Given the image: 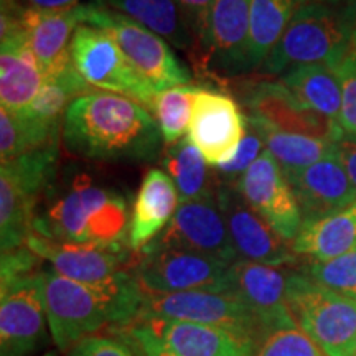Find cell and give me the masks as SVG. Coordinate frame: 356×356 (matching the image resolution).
Wrapping results in <instances>:
<instances>
[{"instance_id":"603a6c76","label":"cell","mask_w":356,"mask_h":356,"mask_svg":"<svg viewBox=\"0 0 356 356\" xmlns=\"http://www.w3.org/2000/svg\"><path fill=\"white\" fill-rule=\"evenodd\" d=\"M0 50V101L8 111H24L38 96L44 83L40 63L26 32L19 25L2 33Z\"/></svg>"},{"instance_id":"3957f363","label":"cell","mask_w":356,"mask_h":356,"mask_svg":"<svg viewBox=\"0 0 356 356\" xmlns=\"http://www.w3.org/2000/svg\"><path fill=\"white\" fill-rule=\"evenodd\" d=\"M40 277L48 328L60 351L68 353L106 325L122 327L139 315L140 302L108 296L58 274L53 267L42 270Z\"/></svg>"},{"instance_id":"7bdbcfd3","label":"cell","mask_w":356,"mask_h":356,"mask_svg":"<svg viewBox=\"0 0 356 356\" xmlns=\"http://www.w3.org/2000/svg\"><path fill=\"white\" fill-rule=\"evenodd\" d=\"M353 356H356V351H355V355H353Z\"/></svg>"},{"instance_id":"5bb4252c","label":"cell","mask_w":356,"mask_h":356,"mask_svg":"<svg viewBox=\"0 0 356 356\" xmlns=\"http://www.w3.org/2000/svg\"><path fill=\"white\" fill-rule=\"evenodd\" d=\"M248 118L233 97L198 88L188 124V139L213 167L229 162L246 136Z\"/></svg>"},{"instance_id":"836d02e7","label":"cell","mask_w":356,"mask_h":356,"mask_svg":"<svg viewBox=\"0 0 356 356\" xmlns=\"http://www.w3.org/2000/svg\"><path fill=\"white\" fill-rule=\"evenodd\" d=\"M304 274L320 286L356 300V249L328 261H314Z\"/></svg>"},{"instance_id":"5b68a950","label":"cell","mask_w":356,"mask_h":356,"mask_svg":"<svg viewBox=\"0 0 356 356\" xmlns=\"http://www.w3.org/2000/svg\"><path fill=\"white\" fill-rule=\"evenodd\" d=\"M25 246L40 259L48 261L58 274L84 286L142 304V289L136 274L129 270L132 266L131 251L124 244H83L56 241L32 231Z\"/></svg>"},{"instance_id":"60d3db41","label":"cell","mask_w":356,"mask_h":356,"mask_svg":"<svg viewBox=\"0 0 356 356\" xmlns=\"http://www.w3.org/2000/svg\"><path fill=\"white\" fill-rule=\"evenodd\" d=\"M81 3L79 0H2L6 8H33V10H63Z\"/></svg>"},{"instance_id":"2e32d148","label":"cell","mask_w":356,"mask_h":356,"mask_svg":"<svg viewBox=\"0 0 356 356\" xmlns=\"http://www.w3.org/2000/svg\"><path fill=\"white\" fill-rule=\"evenodd\" d=\"M216 202L239 259L274 267L293 264L297 261L292 244L270 228L269 222L244 200L238 186L218 185Z\"/></svg>"},{"instance_id":"484cf974","label":"cell","mask_w":356,"mask_h":356,"mask_svg":"<svg viewBox=\"0 0 356 356\" xmlns=\"http://www.w3.org/2000/svg\"><path fill=\"white\" fill-rule=\"evenodd\" d=\"M280 81L300 104L333 121L340 119L343 96L337 68L327 63L293 66L284 73Z\"/></svg>"},{"instance_id":"ab89813d","label":"cell","mask_w":356,"mask_h":356,"mask_svg":"<svg viewBox=\"0 0 356 356\" xmlns=\"http://www.w3.org/2000/svg\"><path fill=\"white\" fill-rule=\"evenodd\" d=\"M335 155L345 167L356 190V136L343 132L335 142Z\"/></svg>"},{"instance_id":"7a4b0ae2","label":"cell","mask_w":356,"mask_h":356,"mask_svg":"<svg viewBox=\"0 0 356 356\" xmlns=\"http://www.w3.org/2000/svg\"><path fill=\"white\" fill-rule=\"evenodd\" d=\"M129 211L122 193L108 188L88 172H74L53 197L43 216L35 218V233L56 241L122 244Z\"/></svg>"},{"instance_id":"d6a6232c","label":"cell","mask_w":356,"mask_h":356,"mask_svg":"<svg viewBox=\"0 0 356 356\" xmlns=\"http://www.w3.org/2000/svg\"><path fill=\"white\" fill-rule=\"evenodd\" d=\"M200 86H177L157 92L152 102L155 121L167 145L177 144L188 132L195 95Z\"/></svg>"},{"instance_id":"f1b7e54d","label":"cell","mask_w":356,"mask_h":356,"mask_svg":"<svg viewBox=\"0 0 356 356\" xmlns=\"http://www.w3.org/2000/svg\"><path fill=\"white\" fill-rule=\"evenodd\" d=\"M204 162L207 160L203 159L202 152L191 144L188 137L168 145L163 155V167L175 181L180 203L193 202L216 193L215 177Z\"/></svg>"},{"instance_id":"9c48e42d","label":"cell","mask_w":356,"mask_h":356,"mask_svg":"<svg viewBox=\"0 0 356 356\" xmlns=\"http://www.w3.org/2000/svg\"><path fill=\"white\" fill-rule=\"evenodd\" d=\"M60 140L0 168V244L2 252L24 248L33 231L35 204L53 178Z\"/></svg>"},{"instance_id":"f546056e","label":"cell","mask_w":356,"mask_h":356,"mask_svg":"<svg viewBox=\"0 0 356 356\" xmlns=\"http://www.w3.org/2000/svg\"><path fill=\"white\" fill-rule=\"evenodd\" d=\"M63 122H44L30 118L24 111L0 109V159L2 163L60 140Z\"/></svg>"},{"instance_id":"d4e9b609","label":"cell","mask_w":356,"mask_h":356,"mask_svg":"<svg viewBox=\"0 0 356 356\" xmlns=\"http://www.w3.org/2000/svg\"><path fill=\"white\" fill-rule=\"evenodd\" d=\"M297 256L328 261L356 249V202L315 220L302 222L291 243Z\"/></svg>"},{"instance_id":"e0dca14e","label":"cell","mask_w":356,"mask_h":356,"mask_svg":"<svg viewBox=\"0 0 356 356\" xmlns=\"http://www.w3.org/2000/svg\"><path fill=\"white\" fill-rule=\"evenodd\" d=\"M236 186L275 233L289 243L296 239L304 222L299 200L286 173L269 150H264L243 173Z\"/></svg>"},{"instance_id":"6da1fadb","label":"cell","mask_w":356,"mask_h":356,"mask_svg":"<svg viewBox=\"0 0 356 356\" xmlns=\"http://www.w3.org/2000/svg\"><path fill=\"white\" fill-rule=\"evenodd\" d=\"M61 139L70 154L97 162H152L163 140L157 121L140 102L99 91L68 106Z\"/></svg>"},{"instance_id":"1f68e13d","label":"cell","mask_w":356,"mask_h":356,"mask_svg":"<svg viewBox=\"0 0 356 356\" xmlns=\"http://www.w3.org/2000/svg\"><path fill=\"white\" fill-rule=\"evenodd\" d=\"M89 89V84L71 63L61 73L44 79L38 96L29 108L24 109V113L38 121L61 122V114L65 115L71 102L79 96L88 95Z\"/></svg>"},{"instance_id":"ac0fdd59","label":"cell","mask_w":356,"mask_h":356,"mask_svg":"<svg viewBox=\"0 0 356 356\" xmlns=\"http://www.w3.org/2000/svg\"><path fill=\"white\" fill-rule=\"evenodd\" d=\"M287 279L279 267L238 259L229 267L226 293L246 305L267 333L292 328L297 323L287 304Z\"/></svg>"},{"instance_id":"74e56055","label":"cell","mask_w":356,"mask_h":356,"mask_svg":"<svg viewBox=\"0 0 356 356\" xmlns=\"http://www.w3.org/2000/svg\"><path fill=\"white\" fill-rule=\"evenodd\" d=\"M68 356H139L121 338L91 335L83 338L68 351Z\"/></svg>"},{"instance_id":"ffe728a7","label":"cell","mask_w":356,"mask_h":356,"mask_svg":"<svg viewBox=\"0 0 356 356\" xmlns=\"http://www.w3.org/2000/svg\"><path fill=\"white\" fill-rule=\"evenodd\" d=\"M251 0H213L200 60L236 76L248 71Z\"/></svg>"},{"instance_id":"277c9868","label":"cell","mask_w":356,"mask_h":356,"mask_svg":"<svg viewBox=\"0 0 356 356\" xmlns=\"http://www.w3.org/2000/svg\"><path fill=\"white\" fill-rule=\"evenodd\" d=\"M356 26V0L341 3L307 2L297 8L279 43L262 63L280 74L300 65L327 63L337 68Z\"/></svg>"},{"instance_id":"f35d334b","label":"cell","mask_w":356,"mask_h":356,"mask_svg":"<svg viewBox=\"0 0 356 356\" xmlns=\"http://www.w3.org/2000/svg\"><path fill=\"white\" fill-rule=\"evenodd\" d=\"M177 3L180 6L186 24H188L191 33H193V53L197 55V53H200V48H202L204 33H207L208 17H210L213 0H177Z\"/></svg>"},{"instance_id":"83f0119b","label":"cell","mask_w":356,"mask_h":356,"mask_svg":"<svg viewBox=\"0 0 356 356\" xmlns=\"http://www.w3.org/2000/svg\"><path fill=\"white\" fill-rule=\"evenodd\" d=\"M305 0H251L248 71L264 63Z\"/></svg>"},{"instance_id":"4fadbf2b","label":"cell","mask_w":356,"mask_h":356,"mask_svg":"<svg viewBox=\"0 0 356 356\" xmlns=\"http://www.w3.org/2000/svg\"><path fill=\"white\" fill-rule=\"evenodd\" d=\"M40 273L0 279V356H29L43 343L47 314Z\"/></svg>"},{"instance_id":"7402d4cb","label":"cell","mask_w":356,"mask_h":356,"mask_svg":"<svg viewBox=\"0 0 356 356\" xmlns=\"http://www.w3.org/2000/svg\"><path fill=\"white\" fill-rule=\"evenodd\" d=\"M286 177L299 200L304 221L330 215L356 202L355 186L337 155Z\"/></svg>"},{"instance_id":"e575fe53","label":"cell","mask_w":356,"mask_h":356,"mask_svg":"<svg viewBox=\"0 0 356 356\" xmlns=\"http://www.w3.org/2000/svg\"><path fill=\"white\" fill-rule=\"evenodd\" d=\"M264 150V134H262L259 122L248 115L246 136H244L238 152H236V155L229 160V162L213 167V177H215L216 186L238 184V180L241 178L243 173L261 157Z\"/></svg>"},{"instance_id":"9a60e30c","label":"cell","mask_w":356,"mask_h":356,"mask_svg":"<svg viewBox=\"0 0 356 356\" xmlns=\"http://www.w3.org/2000/svg\"><path fill=\"white\" fill-rule=\"evenodd\" d=\"M147 246L184 249L216 257L228 264L239 259L216 202V193L180 203L167 228Z\"/></svg>"},{"instance_id":"d590c367","label":"cell","mask_w":356,"mask_h":356,"mask_svg":"<svg viewBox=\"0 0 356 356\" xmlns=\"http://www.w3.org/2000/svg\"><path fill=\"white\" fill-rule=\"evenodd\" d=\"M254 356H325L299 327L280 328L262 338Z\"/></svg>"},{"instance_id":"4316f807","label":"cell","mask_w":356,"mask_h":356,"mask_svg":"<svg viewBox=\"0 0 356 356\" xmlns=\"http://www.w3.org/2000/svg\"><path fill=\"white\" fill-rule=\"evenodd\" d=\"M114 10L136 20L178 50H195V38L177 0H104Z\"/></svg>"},{"instance_id":"8fae6325","label":"cell","mask_w":356,"mask_h":356,"mask_svg":"<svg viewBox=\"0 0 356 356\" xmlns=\"http://www.w3.org/2000/svg\"><path fill=\"white\" fill-rule=\"evenodd\" d=\"M71 60L89 86L139 101L152 108L157 92L129 63L115 40L92 25H79L71 40Z\"/></svg>"},{"instance_id":"8d00e7d4","label":"cell","mask_w":356,"mask_h":356,"mask_svg":"<svg viewBox=\"0 0 356 356\" xmlns=\"http://www.w3.org/2000/svg\"><path fill=\"white\" fill-rule=\"evenodd\" d=\"M337 73L341 83V114L340 122L343 132L356 136V26L343 58L337 65Z\"/></svg>"},{"instance_id":"d6986e66","label":"cell","mask_w":356,"mask_h":356,"mask_svg":"<svg viewBox=\"0 0 356 356\" xmlns=\"http://www.w3.org/2000/svg\"><path fill=\"white\" fill-rule=\"evenodd\" d=\"M243 104L249 115L280 132L337 140L343 134L340 122L300 104L282 81H261L246 89Z\"/></svg>"},{"instance_id":"ba28073f","label":"cell","mask_w":356,"mask_h":356,"mask_svg":"<svg viewBox=\"0 0 356 356\" xmlns=\"http://www.w3.org/2000/svg\"><path fill=\"white\" fill-rule=\"evenodd\" d=\"M287 304L297 327L325 356L356 351V300L320 286L304 273L287 279Z\"/></svg>"},{"instance_id":"52a82bcc","label":"cell","mask_w":356,"mask_h":356,"mask_svg":"<svg viewBox=\"0 0 356 356\" xmlns=\"http://www.w3.org/2000/svg\"><path fill=\"white\" fill-rule=\"evenodd\" d=\"M84 25L106 30L124 55L155 92L184 86L191 79L188 70L178 61L170 43L147 26L111 8L104 0L81 2Z\"/></svg>"},{"instance_id":"b9f144b4","label":"cell","mask_w":356,"mask_h":356,"mask_svg":"<svg viewBox=\"0 0 356 356\" xmlns=\"http://www.w3.org/2000/svg\"><path fill=\"white\" fill-rule=\"evenodd\" d=\"M44 356H58V355H55V353H48V355H44Z\"/></svg>"},{"instance_id":"8992f818","label":"cell","mask_w":356,"mask_h":356,"mask_svg":"<svg viewBox=\"0 0 356 356\" xmlns=\"http://www.w3.org/2000/svg\"><path fill=\"white\" fill-rule=\"evenodd\" d=\"M114 332L139 356H254L257 346L210 325L157 317H137Z\"/></svg>"},{"instance_id":"cb8c5ba5","label":"cell","mask_w":356,"mask_h":356,"mask_svg":"<svg viewBox=\"0 0 356 356\" xmlns=\"http://www.w3.org/2000/svg\"><path fill=\"white\" fill-rule=\"evenodd\" d=\"M178 191L172 177L160 168H150L142 180L134 203L127 244L132 251H142L167 228L178 210Z\"/></svg>"},{"instance_id":"4dcf8cb0","label":"cell","mask_w":356,"mask_h":356,"mask_svg":"<svg viewBox=\"0 0 356 356\" xmlns=\"http://www.w3.org/2000/svg\"><path fill=\"white\" fill-rule=\"evenodd\" d=\"M256 121L259 122L262 134H264L266 150H269L274 155L284 173L304 170V168L314 165L320 160L335 155L337 140H323L315 139V137L299 136V134L280 132L261 122L259 119H256Z\"/></svg>"},{"instance_id":"44dd1931","label":"cell","mask_w":356,"mask_h":356,"mask_svg":"<svg viewBox=\"0 0 356 356\" xmlns=\"http://www.w3.org/2000/svg\"><path fill=\"white\" fill-rule=\"evenodd\" d=\"M0 13L15 17L25 30L44 79L61 73L73 63L71 40L78 26L83 25L81 3L63 10H24L2 7Z\"/></svg>"},{"instance_id":"7c38bea8","label":"cell","mask_w":356,"mask_h":356,"mask_svg":"<svg viewBox=\"0 0 356 356\" xmlns=\"http://www.w3.org/2000/svg\"><path fill=\"white\" fill-rule=\"evenodd\" d=\"M229 267L228 262L198 252L145 246L142 249V259L134 266V274L144 292L226 293Z\"/></svg>"},{"instance_id":"30bf717a","label":"cell","mask_w":356,"mask_h":356,"mask_svg":"<svg viewBox=\"0 0 356 356\" xmlns=\"http://www.w3.org/2000/svg\"><path fill=\"white\" fill-rule=\"evenodd\" d=\"M144 292V291H142ZM137 317L184 320L221 328L243 340L259 345L267 335L261 320L229 293L220 292H144Z\"/></svg>"}]
</instances>
